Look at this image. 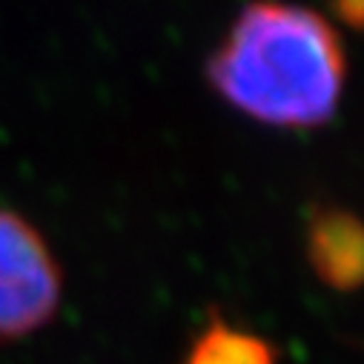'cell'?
Returning <instances> with one entry per match:
<instances>
[{"label": "cell", "mask_w": 364, "mask_h": 364, "mask_svg": "<svg viewBox=\"0 0 364 364\" xmlns=\"http://www.w3.org/2000/svg\"><path fill=\"white\" fill-rule=\"evenodd\" d=\"M58 299L60 276L41 235L23 218L0 213V338L46 324Z\"/></svg>", "instance_id": "cell-2"}, {"label": "cell", "mask_w": 364, "mask_h": 364, "mask_svg": "<svg viewBox=\"0 0 364 364\" xmlns=\"http://www.w3.org/2000/svg\"><path fill=\"white\" fill-rule=\"evenodd\" d=\"M190 364H276V361H272V350L261 338L218 324L198 338Z\"/></svg>", "instance_id": "cell-4"}, {"label": "cell", "mask_w": 364, "mask_h": 364, "mask_svg": "<svg viewBox=\"0 0 364 364\" xmlns=\"http://www.w3.org/2000/svg\"><path fill=\"white\" fill-rule=\"evenodd\" d=\"M207 72L221 98L261 124L318 127L341 98L344 49L321 15L258 0L238 15Z\"/></svg>", "instance_id": "cell-1"}, {"label": "cell", "mask_w": 364, "mask_h": 364, "mask_svg": "<svg viewBox=\"0 0 364 364\" xmlns=\"http://www.w3.org/2000/svg\"><path fill=\"white\" fill-rule=\"evenodd\" d=\"M336 9L341 15V21H347L353 29L361 26V9H364V0H336Z\"/></svg>", "instance_id": "cell-5"}, {"label": "cell", "mask_w": 364, "mask_h": 364, "mask_svg": "<svg viewBox=\"0 0 364 364\" xmlns=\"http://www.w3.org/2000/svg\"><path fill=\"white\" fill-rule=\"evenodd\" d=\"M310 261L318 279L336 290H353L361 282V227L355 215L324 210L310 224Z\"/></svg>", "instance_id": "cell-3"}]
</instances>
